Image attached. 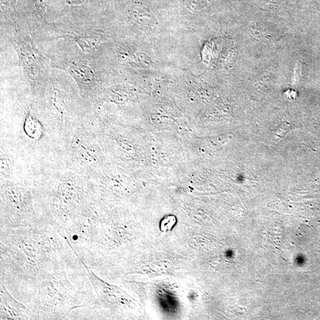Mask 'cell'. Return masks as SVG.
Listing matches in <instances>:
<instances>
[{
	"label": "cell",
	"mask_w": 320,
	"mask_h": 320,
	"mask_svg": "<svg viewBox=\"0 0 320 320\" xmlns=\"http://www.w3.org/2000/svg\"><path fill=\"white\" fill-rule=\"evenodd\" d=\"M80 260L86 269L87 276L94 292L95 301L92 310L123 316L136 310L137 302L127 292L101 278L89 266Z\"/></svg>",
	"instance_id": "5b68a950"
},
{
	"label": "cell",
	"mask_w": 320,
	"mask_h": 320,
	"mask_svg": "<svg viewBox=\"0 0 320 320\" xmlns=\"http://www.w3.org/2000/svg\"><path fill=\"white\" fill-rule=\"evenodd\" d=\"M93 139V129L76 126L65 147L69 170L89 177L93 174L96 161Z\"/></svg>",
	"instance_id": "8992f818"
},
{
	"label": "cell",
	"mask_w": 320,
	"mask_h": 320,
	"mask_svg": "<svg viewBox=\"0 0 320 320\" xmlns=\"http://www.w3.org/2000/svg\"><path fill=\"white\" fill-rule=\"evenodd\" d=\"M9 292L30 309L32 320L69 319L77 309L92 310L95 301L91 291H78L69 281L64 262Z\"/></svg>",
	"instance_id": "7a4b0ae2"
},
{
	"label": "cell",
	"mask_w": 320,
	"mask_h": 320,
	"mask_svg": "<svg viewBox=\"0 0 320 320\" xmlns=\"http://www.w3.org/2000/svg\"><path fill=\"white\" fill-rule=\"evenodd\" d=\"M21 54L25 68L27 69L28 74H29V76L32 79H35V78L38 77V74L37 63H36L32 55H29L26 51L24 52L23 49H21Z\"/></svg>",
	"instance_id": "9c48e42d"
},
{
	"label": "cell",
	"mask_w": 320,
	"mask_h": 320,
	"mask_svg": "<svg viewBox=\"0 0 320 320\" xmlns=\"http://www.w3.org/2000/svg\"><path fill=\"white\" fill-rule=\"evenodd\" d=\"M98 199L90 177L71 170L35 183V207L42 223L61 232Z\"/></svg>",
	"instance_id": "3957f363"
},
{
	"label": "cell",
	"mask_w": 320,
	"mask_h": 320,
	"mask_svg": "<svg viewBox=\"0 0 320 320\" xmlns=\"http://www.w3.org/2000/svg\"><path fill=\"white\" fill-rule=\"evenodd\" d=\"M46 0H36V4L39 8H40L41 10L44 9L45 5H46Z\"/></svg>",
	"instance_id": "8fae6325"
},
{
	"label": "cell",
	"mask_w": 320,
	"mask_h": 320,
	"mask_svg": "<svg viewBox=\"0 0 320 320\" xmlns=\"http://www.w3.org/2000/svg\"><path fill=\"white\" fill-rule=\"evenodd\" d=\"M63 233L50 226L0 229V279L8 291L59 264L80 260Z\"/></svg>",
	"instance_id": "6da1fadb"
},
{
	"label": "cell",
	"mask_w": 320,
	"mask_h": 320,
	"mask_svg": "<svg viewBox=\"0 0 320 320\" xmlns=\"http://www.w3.org/2000/svg\"><path fill=\"white\" fill-rule=\"evenodd\" d=\"M77 42L83 49L91 50L99 44L98 39L94 38L82 37L78 38Z\"/></svg>",
	"instance_id": "30bf717a"
},
{
	"label": "cell",
	"mask_w": 320,
	"mask_h": 320,
	"mask_svg": "<svg viewBox=\"0 0 320 320\" xmlns=\"http://www.w3.org/2000/svg\"><path fill=\"white\" fill-rule=\"evenodd\" d=\"M35 184L1 179L0 229L45 227L36 211Z\"/></svg>",
	"instance_id": "277c9868"
},
{
	"label": "cell",
	"mask_w": 320,
	"mask_h": 320,
	"mask_svg": "<svg viewBox=\"0 0 320 320\" xmlns=\"http://www.w3.org/2000/svg\"><path fill=\"white\" fill-rule=\"evenodd\" d=\"M0 298V320H32L30 309L10 293L3 280L1 279Z\"/></svg>",
	"instance_id": "52a82bcc"
},
{
	"label": "cell",
	"mask_w": 320,
	"mask_h": 320,
	"mask_svg": "<svg viewBox=\"0 0 320 320\" xmlns=\"http://www.w3.org/2000/svg\"><path fill=\"white\" fill-rule=\"evenodd\" d=\"M68 1L70 3H71V2H72V3H78V2L83 1V0H68Z\"/></svg>",
	"instance_id": "7c38bea8"
},
{
	"label": "cell",
	"mask_w": 320,
	"mask_h": 320,
	"mask_svg": "<svg viewBox=\"0 0 320 320\" xmlns=\"http://www.w3.org/2000/svg\"><path fill=\"white\" fill-rule=\"evenodd\" d=\"M69 71L78 83L83 86H89L94 80V73L89 67L79 64L69 66Z\"/></svg>",
	"instance_id": "ba28073f"
}]
</instances>
